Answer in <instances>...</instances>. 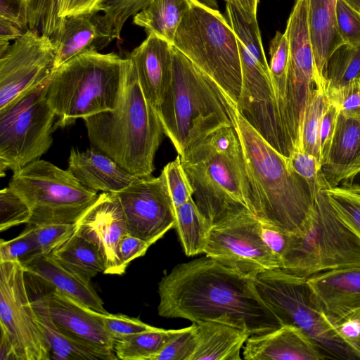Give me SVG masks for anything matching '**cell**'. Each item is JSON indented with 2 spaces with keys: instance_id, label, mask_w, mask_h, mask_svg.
<instances>
[{
  "instance_id": "obj_1",
  "label": "cell",
  "mask_w": 360,
  "mask_h": 360,
  "mask_svg": "<svg viewBox=\"0 0 360 360\" xmlns=\"http://www.w3.org/2000/svg\"><path fill=\"white\" fill-rule=\"evenodd\" d=\"M258 270L207 256L177 264L158 283V314L221 323L249 335L274 330L282 325L257 290L253 274Z\"/></svg>"
},
{
  "instance_id": "obj_2",
  "label": "cell",
  "mask_w": 360,
  "mask_h": 360,
  "mask_svg": "<svg viewBox=\"0 0 360 360\" xmlns=\"http://www.w3.org/2000/svg\"><path fill=\"white\" fill-rule=\"evenodd\" d=\"M234 128L245 160L252 213L263 224L290 234L302 233L312 214L315 193L271 146L236 112Z\"/></svg>"
},
{
  "instance_id": "obj_3",
  "label": "cell",
  "mask_w": 360,
  "mask_h": 360,
  "mask_svg": "<svg viewBox=\"0 0 360 360\" xmlns=\"http://www.w3.org/2000/svg\"><path fill=\"white\" fill-rule=\"evenodd\" d=\"M83 120L92 148L134 176H151L164 131L156 109L143 94L131 60L117 107Z\"/></svg>"
},
{
  "instance_id": "obj_4",
  "label": "cell",
  "mask_w": 360,
  "mask_h": 360,
  "mask_svg": "<svg viewBox=\"0 0 360 360\" xmlns=\"http://www.w3.org/2000/svg\"><path fill=\"white\" fill-rule=\"evenodd\" d=\"M180 158L193 190V200L212 226L250 211L245 160L233 127L218 129Z\"/></svg>"
},
{
  "instance_id": "obj_5",
  "label": "cell",
  "mask_w": 360,
  "mask_h": 360,
  "mask_svg": "<svg viewBox=\"0 0 360 360\" xmlns=\"http://www.w3.org/2000/svg\"><path fill=\"white\" fill-rule=\"evenodd\" d=\"M156 110L164 134L182 155L218 129L234 127L238 108L212 79L173 46L171 83Z\"/></svg>"
},
{
  "instance_id": "obj_6",
  "label": "cell",
  "mask_w": 360,
  "mask_h": 360,
  "mask_svg": "<svg viewBox=\"0 0 360 360\" xmlns=\"http://www.w3.org/2000/svg\"><path fill=\"white\" fill-rule=\"evenodd\" d=\"M129 63L127 57L94 50L58 67L46 86L47 101L58 119L54 129L114 110L121 98Z\"/></svg>"
},
{
  "instance_id": "obj_7",
  "label": "cell",
  "mask_w": 360,
  "mask_h": 360,
  "mask_svg": "<svg viewBox=\"0 0 360 360\" xmlns=\"http://www.w3.org/2000/svg\"><path fill=\"white\" fill-rule=\"evenodd\" d=\"M323 176L317 185L314 207L302 233L290 234L280 269L303 278L320 272L360 266V238L332 205Z\"/></svg>"
},
{
  "instance_id": "obj_8",
  "label": "cell",
  "mask_w": 360,
  "mask_h": 360,
  "mask_svg": "<svg viewBox=\"0 0 360 360\" xmlns=\"http://www.w3.org/2000/svg\"><path fill=\"white\" fill-rule=\"evenodd\" d=\"M257 290L282 326L299 328L326 359L360 360V354L339 335L326 317L306 278L283 270L254 273Z\"/></svg>"
},
{
  "instance_id": "obj_9",
  "label": "cell",
  "mask_w": 360,
  "mask_h": 360,
  "mask_svg": "<svg viewBox=\"0 0 360 360\" xmlns=\"http://www.w3.org/2000/svg\"><path fill=\"white\" fill-rule=\"evenodd\" d=\"M172 45L237 104L242 82L237 37L217 10L192 0Z\"/></svg>"
},
{
  "instance_id": "obj_10",
  "label": "cell",
  "mask_w": 360,
  "mask_h": 360,
  "mask_svg": "<svg viewBox=\"0 0 360 360\" xmlns=\"http://www.w3.org/2000/svg\"><path fill=\"white\" fill-rule=\"evenodd\" d=\"M8 186L30 208L31 226L76 224L99 196L68 169L39 159L13 172Z\"/></svg>"
},
{
  "instance_id": "obj_11",
  "label": "cell",
  "mask_w": 360,
  "mask_h": 360,
  "mask_svg": "<svg viewBox=\"0 0 360 360\" xmlns=\"http://www.w3.org/2000/svg\"><path fill=\"white\" fill-rule=\"evenodd\" d=\"M48 81L0 110L1 177L39 159L53 143L57 117L46 99Z\"/></svg>"
},
{
  "instance_id": "obj_12",
  "label": "cell",
  "mask_w": 360,
  "mask_h": 360,
  "mask_svg": "<svg viewBox=\"0 0 360 360\" xmlns=\"http://www.w3.org/2000/svg\"><path fill=\"white\" fill-rule=\"evenodd\" d=\"M237 40L242 75L238 110L271 146L288 158L293 147L280 117L261 35L250 32Z\"/></svg>"
},
{
  "instance_id": "obj_13",
  "label": "cell",
  "mask_w": 360,
  "mask_h": 360,
  "mask_svg": "<svg viewBox=\"0 0 360 360\" xmlns=\"http://www.w3.org/2000/svg\"><path fill=\"white\" fill-rule=\"evenodd\" d=\"M20 260L0 262L1 336L15 360H50L51 353L25 283Z\"/></svg>"
},
{
  "instance_id": "obj_14",
  "label": "cell",
  "mask_w": 360,
  "mask_h": 360,
  "mask_svg": "<svg viewBox=\"0 0 360 360\" xmlns=\"http://www.w3.org/2000/svg\"><path fill=\"white\" fill-rule=\"evenodd\" d=\"M55 46L27 30L0 54V110L46 82L56 70Z\"/></svg>"
},
{
  "instance_id": "obj_15",
  "label": "cell",
  "mask_w": 360,
  "mask_h": 360,
  "mask_svg": "<svg viewBox=\"0 0 360 360\" xmlns=\"http://www.w3.org/2000/svg\"><path fill=\"white\" fill-rule=\"evenodd\" d=\"M204 253L248 271L281 268L262 238V222L249 210L213 224Z\"/></svg>"
},
{
  "instance_id": "obj_16",
  "label": "cell",
  "mask_w": 360,
  "mask_h": 360,
  "mask_svg": "<svg viewBox=\"0 0 360 360\" xmlns=\"http://www.w3.org/2000/svg\"><path fill=\"white\" fill-rule=\"evenodd\" d=\"M309 0H296L287 22L289 60L283 117L297 127L315 87V70L308 27Z\"/></svg>"
},
{
  "instance_id": "obj_17",
  "label": "cell",
  "mask_w": 360,
  "mask_h": 360,
  "mask_svg": "<svg viewBox=\"0 0 360 360\" xmlns=\"http://www.w3.org/2000/svg\"><path fill=\"white\" fill-rule=\"evenodd\" d=\"M116 193L130 235L153 245L175 228L176 208L162 173L158 177L139 178Z\"/></svg>"
},
{
  "instance_id": "obj_18",
  "label": "cell",
  "mask_w": 360,
  "mask_h": 360,
  "mask_svg": "<svg viewBox=\"0 0 360 360\" xmlns=\"http://www.w3.org/2000/svg\"><path fill=\"white\" fill-rule=\"evenodd\" d=\"M76 224V231L98 248L105 263L104 274H124L126 268L119 257L118 246L129 232L117 193L99 194Z\"/></svg>"
},
{
  "instance_id": "obj_19",
  "label": "cell",
  "mask_w": 360,
  "mask_h": 360,
  "mask_svg": "<svg viewBox=\"0 0 360 360\" xmlns=\"http://www.w3.org/2000/svg\"><path fill=\"white\" fill-rule=\"evenodd\" d=\"M49 315L65 334L105 352L115 354V339L105 329L99 312L95 311L61 292L52 289L43 295Z\"/></svg>"
},
{
  "instance_id": "obj_20",
  "label": "cell",
  "mask_w": 360,
  "mask_h": 360,
  "mask_svg": "<svg viewBox=\"0 0 360 360\" xmlns=\"http://www.w3.org/2000/svg\"><path fill=\"white\" fill-rule=\"evenodd\" d=\"M307 280L334 326L360 311V266L320 272Z\"/></svg>"
},
{
  "instance_id": "obj_21",
  "label": "cell",
  "mask_w": 360,
  "mask_h": 360,
  "mask_svg": "<svg viewBox=\"0 0 360 360\" xmlns=\"http://www.w3.org/2000/svg\"><path fill=\"white\" fill-rule=\"evenodd\" d=\"M127 58L135 68L146 99L158 109L165 99L172 80V44L155 34H148Z\"/></svg>"
},
{
  "instance_id": "obj_22",
  "label": "cell",
  "mask_w": 360,
  "mask_h": 360,
  "mask_svg": "<svg viewBox=\"0 0 360 360\" xmlns=\"http://www.w3.org/2000/svg\"><path fill=\"white\" fill-rule=\"evenodd\" d=\"M243 355L245 360L326 359L313 342L292 326H282L268 333L250 335Z\"/></svg>"
},
{
  "instance_id": "obj_23",
  "label": "cell",
  "mask_w": 360,
  "mask_h": 360,
  "mask_svg": "<svg viewBox=\"0 0 360 360\" xmlns=\"http://www.w3.org/2000/svg\"><path fill=\"white\" fill-rule=\"evenodd\" d=\"M21 262L26 274L95 311L108 313L91 282L63 266L50 253L35 252L22 259Z\"/></svg>"
},
{
  "instance_id": "obj_24",
  "label": "cell",
  "mask_w": 360,
  "mask_h": 360,
  "mask_svg": "<svg viewBox=\"0 0 360 360\" xmlns=\"http://www.w3.org/2000/svg\"><path fill=\"white\" fill-rule=\"evenodd\" d=\"M68 170L83 186L97 192L119 193L139 178L92 147L84 151L72 148Z\"/></svg>"
},
{
  "instance_id": "obj_25",
  "label": "cell",
  "mask_w": 360,
  "mask_h": 360,
  "mask_svg": "<svg viewBox=\"0 0 360 360\" xmlns=\"http://www.w3.org/2000/svg\"><path fill=\"white\" fill-rule=\"evenodd\" d=\"M321 172L330 186L360 171V120L339 112L328 154Z\"/></svg>"
},
{
  "instance_id": "obj_26",
  "label": "cell",
  "mask_w": 360,
  "mask_h": 360,
  "mask_svg": "<svg viewBox=\"0 0 360 360\" xmlns=\"http://www.w3.org/2000/svg\"><path fill=\"white\" fill-rule=\"evenodd\" d=\"M336 0H309L308 27L315 70V87L325 90L323 72L334 51L345 44L339 30Z\"/></svg>"
},
{
  "instance_id": "obj_27",
  "label": "cell",
  "mask_w": 360,
  "mask_h": 360,
  "mask_svg": "<svg viewBox=\"0 0 360 360\" xmlns=\"http://www.w3.org/2000/svg\"><path fill=\"white\" fill-rule=\"evenodd\" d=\"M197 345L190 360H239L240 350L250 336L245 332L221 323L200 321Z\"/></svg>"
},
{
  "instance_id": "obj_28",
  "label": "cell",
  "mask_w": 360,
  "mask_h": 360,
  "mask_svg": "<svg viewBox=\"0 0 360 360\" xmlns=\"http://www.w3.org/2000/svg\"><path fill=\"white\" fill-rule=\"evenodd\" d=\"M54 46L56 70L80 53L105 47L97 13L67 17L60 37Z\"/></svg>"
},
{
  "instance_id": "obj_29",
  "label": "cell",
  "mask_w": 360,
  "mask_h": 360,
  "mask_svg": "<svg viewBox=\"0 0 360 360\" xmlns=\"http://www.w3.org/2000/svg\"><path fill=\"white\" fill-rule=\"evenodd\" d=\"M45 338L49 344L51 359L55 360H114L115 354L105 352L62 332L51 319L44 296L32 300Z\"/></svg>"
},
{
  "instance_id": "obj_30",
  "label": "cell",
  "mask_w": 360,
  "mask_h": 360,
  "mask_svg": "<svg viewBox=\"0 0 360 360\" xmlns=\"http://www.w3.org/2000/svg\"><path fill=\"white\" fill-rule=\"evenodd\" d=\"M192 0H150L133 18V22L148 34L173 43L177 28Z\"/></svg>"
},
{
  "instance_id": "obj_31",
  "label": "cell",
  "mask_w": 360,
  "mask_h": 360,
  "mask_svg": "<svg viewBox=\"0 0 360 360\" xmlns=\"http://www.w3.org/2000/svg\"><path fill=\"white\" fill-rule=\"evenodd\" d=\"M50 254L63 266L88 282L105 270L98 248L77 231Z\"/></svg>"
},
{
  "instance_id": "obj_32",
  "label": "cell",
  "mask_w": 360,
  "mask_h": 360,
  "mask_svg": "<svg viewBox=\"0 0 360 360\" xmlns=\"http://www.w3.org/2000/svg\"><path fill=\"white\" fill-rule=\"evenodd\" d=\"M211 226L193 198L176 207L175 228L186 256L204 253Z\"/></svg>"
},
{
  "instance_id": "obj_33",
  "label": "cell",
  "mask_w": 360,
  "mask_h": 360,
  "mask_svg": "<svg viewBox=\"0 0 360 360\" xmlns=\"http://www.w3.org/2000/svg\"><path fill=\"white\" fill-rule=\"evenodd\" d=\"M181 329L165 330L153 327L126 335L115 341L114 352L122 360H153Z\"/></svg>"
},
{
  "instance_id": "obj_34",
  "label": "cell",
  "mask_w": 360,
  "mask_h": 360,
  "mask_svg": "<svg viewBox=\"0 0 360 360\" xmlns=\"http://www.w3.org/2000/svg\"><path fill=\"white\" fill-rule=\"evenodd\" d=\"M323 78L326 94L360 79V44H344L338 48L326 63Z\"/></svg>"
},
{
  "instance_id": "obj_35",
  "label": "cell",
  "mask_w": 360,
  "mask_h": 360,
  "mask_svg": "<svg viewBox=\"0 0 360 360\" xmlns=\"http://www.w3.org/2000/svg\"><path fill=\"white\" fill-rule=\"evenodd\" d=\"M150 0H103L98 6V21L105 46L120 38L129 18L134 16Z\"/></svg>"
},
{
  "instance_id": "obj_36",
  "label": "cell",
  "mask_w": 360,
  "mask_h": 360,
  "mask_svg": "<svg viewBox=\"0 0 360 360\" xmlns=\"http://www.w3.org/2000/svg\"><path fill=\"white\" fill-rule=\"evenodd\" d=\"M329 103L325 90L314 87L305 109L301 131L300 149L316 157L320 162L319 129Z\"/></svg>"
},
{
  "instance_id": "obj_37",
  "label": "cell",
  "mask_w": 360,
  "mask_h": 360,
  "mask_svg": "<svg viewBox=\"0 0 360 360\" xmlns=\"http://www.w3.org/2000/svg\"><path fill=\"white\" fill-rule=\"evenodd\" d=\"M269 55L270 63L269 66L270 75L280 117L283 123L289 60V44L285 32L284 33L278 31L276 32L270 44Z\"/></svg>"
},
{
  "instance_id": "obj_38",
  "label": "cell",
  "mask_w": 360,
  "mask_h": 360,
  "mask_svg": "<svg viewBox=\"0 0 360 360\" xmlns=\"http://www.w3.org/2000/svg\"><path fill=\"white\" fill-rule=\"evenodd\" d=\"M72 0H40L29 22V29L37 30L53 44L58 41Z\"/></svg>"
},
{
  "instance_id": "obj_39",
  "label": "cell",
  "mask_w": 360,
  "mask_h": 360,
  "mask_svg": "<svg viewBox=\"0 0 360 360\" xmlns=\"http://www.w3.org/2000/svg\"><path fill=\"white\" fill-rule=\"evenodd\" d=\"M324 189L338 215L360 238V192L340 186L327 185Z\"/></svg>"
},
{
  "instance_id": "obj_40",
  "label": "cell",
  "mask_w": 360,
  "mask_h": 360,
  "mask_svg": "<svg viewBox=\"0 0 360 360\" xmlns=\"http://www.w3.org/2000/svg\"><path fill=\"white\" fill-rule=\"evenodd\" d=\"M31 210L26 202L11 187L0 191V231H4L21 224H27Z\"/></svg>"
},
{
  "instance_id": "obj_41",
  "label": "cell",
  "mask_w": 360,
  "mask_h": 360,
  "mask_svg": "<svg viewBox=\"0 0 360 360\" xmlns=\"http://www.w3.org/2000/svg\"><path fill=\"white\" fill-rule=\"evenodd\" d=\"M161 173L164 176L175 208L192 198L193 190L182 166L179 155L174 160L167 164Z\"/></svg>"
},
{
  "instance_id": "obj_42",
  "label": "cell",
  "mask_w": 360,
  "mask_h": 360,
  "mask_svg": "<svg viewBox=\"0 0 360 360\" xmlns=\"http://www.w3.org/2000/svg\"><path fill=\"white\" fill-rule=\"evenodd\" d=\"M197 345V328L193 323L182 328L153 360H190Z\"/></svg>"
},
{
  "instance_id": "obj_43",
  "label": "cell",
  "mask_w": 360,
  "mask_h": 360,
  "mask_svg": "<svg viewBox=\"0 0 360 360\" xmlns=\"http://www.w3.org/2000/svg\"><path fill=\"white\" fill-rule=\"evenodd\" d=\"M33 226L39 252L49 254L75 232L77 224H46Z\"/></svg>"
},
{
  "instance_id": "obj_44",
  "label": "cell",
  "mask_w": 360,
  "mask_h": 360,
  "mask_svg": "<svg viewBox=\"0 0 360 360\" xmlns=\"http://www.w3.org/2000/svg\"><path fill=\"white\" fill-rule=\"evenodd\" d=\"M35 252H39V248L33 226L29 225L22 233L11 240H1L0 262L21 261Z\"/></svg>"
},
{
  "instance_id": "obj_45",
  "label": "cell",
  "mask_w": 360,
  "mask_h": 360,
  "mask_svg": "<svg viewBox=\"0 0 360 360\" xmlns=\"http://www.w3.org/2000/svg\"><path fill=\"white\" fill-rule=\"evenodd\" d=\"M335 13L340 34L345 44H360V11L347 0H336Z\"/></svg>"
},
{
  "instance_id": "obj_46",
  "label": "cell",
  "mask_w": 360,
  "mask_h": 360,
  "mask_svg": "<svg viewBox=\"0 0 360 360\" xmlns=\"http://www.w3.org/2000/svg\"><path fill=\"white\" fill-rule=\"evenodd\" d=\"M287 160L289 167L303 177L315 193L319 181L323 176L319 160L302 149H295Z\"/></svg>"
},
{
  "instance_id": "obj_47",
  "label": "cell",
  "mask_w": 360,
  "mask_h": 360,
  "mask_svg": "<svg viewBox=\"0 0 360 360\" xmlns=\"http://www.w3.org/2000/svg\"><path fill=\"white\" fill-rule=\"evenodd\" d=\"M326 95L329 102L337 106L340 112L360 120V79Z\"/></svg>"
},
{
  "instance_id": "obj_48",
  "label": "cell",
  "mask_w": 360,
  "mask_h": 360,
  "mask_svg": "<svg viewBox=\"0 0 360 360\" xmlns=\"http://www.w3.org/2000/svg\"><path fill=\"white\" fill-rule=\"evenodd\" d=\"M105 329L115 341L122 337L152 329L153 326L143 323L138 318L124 314H100Z\"/></svg>"
},
{
  "instance_id": "obj_49",
  "label": "cell",
  "mask_w": 360,
  "mask_h": 360,
  "mask_svg": "<svg viewBox=\"0 0 360 360\" xmlns=\"http://www.w3.org/2000/svg\"><path fill=\"white\" fill-rule=\"evenodd\" d=\"M0 23L13 26L22 32L29 30L27 0H0Z\"/></svg>"
},
{
  "instance_id": "obj_50",
  "label": "cell",
  "mask_w": 360,
  "mask_h": 360,
  "mask_svg": "<svg viewBox=\"0 0 360 360\" xmlns=\"http://www.w3.org/2000/svg\"><path fill=\"white\" fill-rule=\"evenodd\" d=\"M339 110L334 104L329 103L325 111L319 129V145L321 163L325 160L333 136Z\"/></svg>"
},
{
  "instance_id": "obj_51",
  "label": "cell",
  "mask_w": 360,
  "mask_h": 360,
  "mask_svg": "<svg viewBox=\"0 0 360 360\" xmlns=\"http://www.w3.org/2000/svg\"><path fill=\"white\" fill-rule=\"evenodd\" d=\"M151 245L129 233L124 236L118 246L119 257L123 266L127 269L132 260L144 255Z\"/></svg>"
},
{
  "instance_id": "obj_52",
  "label": "cell",
  "mask_w": 360,
  "mask_h": 360,
  "mask_svg": "<svg viewBox=\"0 0 360 360\" xmlns=\"http://www.w3.org/2000/svg\"><path fill=\"white\" fill-rule=\"evenodd\" d=\"M335 327L342 338L360 354V311L347 316Z\"/></svg>"
},
{
  "instance_id": "obj_53",
  "label": "cell",
  "mask_w": 360,
  "mask_h": 360,
  "mask_svg": "<svg viewBox=\"0 0 360 360\" xmlns=\"http://www.w3.org/2000/svg\"><path fill=\"white\" fill-rule=\"evenodd\" d=\"M289 236L290 233L262 223V238L268 248L280 259V262H281L287 248Z\"/></svg>"
},
{
  "instance_id": "obj_54",
  "label": "cell",
  "mask_w": 360,
  "mask_h": 360,
  "mask_svg": "<svg viewBox=\"0 0 360 360\" xmlns=\"http://www.w3.org/2000/svg\"><path fill=\"white\" fill-rule=\"evenodd\" d=\"M227 4L232 6L248 22L257 20V8L258 0H225Z\"/></svg>"
},
{
  "instance_id": "obj_55",
  "label": "cell",
  "mask_w": 360,
  "mask_h": 360,
  "mask_svg": "<svg viewBox=\"0 0 360 360\" xmlns=\"http://www.w3.org/2000/svg\"><path fill=\"white\" fill-rule=\"evenodd\" d=\"M102 1L72 0L65 13V19L74 15L98 13V6Z\"/></svg>"
},
{
  "instance_id": "obj_56",
  "label": "cell",
  "mask_w": 360,
  "mask_h": 360,
  "mask_svg": "<svg viewBox=\"0 0 360 360\" xmlns=\"http://www.w3.org/2000/svg\"><path fill=\"white\" fill-rule=\"evenodd\" d=\"M340 186L360 192V171L341 182Z\"/></svg>"
},
{
  "instance_id": "obj_57",
  "label": "cell",
  "mask_w": 360,
  "mask_h": 360,
  "mask_svg": "<svg viewBox=\"0 0 360 360\" xmlns=\"http://www.w3.org/2000/svg\"><path fill=\"white\" fill-rule=\"evenodd\" d=\"M39 1L40 0H27L29 20L34 14Z\"/></svg>"
},
{
  "instance_id": "obj_58",
  "label": "cell",
  "mask_w": 360,
  "mask_h": 360,
  "mask_svg": "<svg viewBox=\"0 0 360 360\" xmlns=\"http://www.w3.org/2000/svg\"><path fill=\"white\" fill-rule=\"evenodd\" d=\"M351 4H352L354 7L360 11V0H347Z\"/></svg>"
}]
</instances>
